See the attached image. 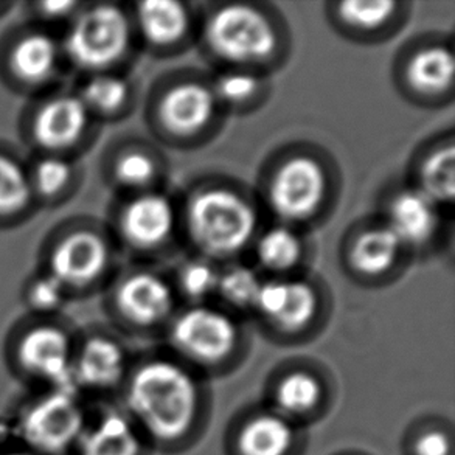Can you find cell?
<instances>
[{"instance_id": "cell-1", "label": "cell", "mask_w": 455, "mask_h": 455, "mask_svg": "<svg viewBox=\"0 0 455 455\" xmlns=\"http://www.w3.org/2000/svg\"><path fill=\"white\" fill-rule=\"evenodd\" d=\"M126 403L153 437L174 440L190 431L196 419V382L179 363L151 361L131 378Z\"/></svg>"}, {"instance_id": "cell-2", "label": "cell", "mask_w": 455, "mask_h": 455, "mask_svg": "<svg viewBox=\"0 0 455 455\" xmlns=\"http://www.w3.org/2000/svg\"><path fill=\"white\" fill-rule=\"evenodd\" d=\"M112 261L109 238L99 226L83 220L55 228L41 251V271L55 277L70 299L91 294L105 283Z\"/></svg>"}, {"instance_id": "cell-3", "label": "cell", "mask_w": 455, "mask_h": 455, "mask_svg": "<svg viewBox=\"0 0 455 455\" xmlns=\"http://www.w3.org/2000/svg\"><path fill=\"white\" fill-rule=\"evenodd\" d=\"M68 68L86 75L116 72L130 53L132 20L114 4H83L61 35Z\"/></svg>"}, {"instance_id": "cell-4", "label": "cell", "mask_w": 455, "mask_h": 455, "mask_svg": "<svg viewBox=\"0 0 455 455\" xmlns=\"http://www.w3.org/2000/svg\"><path fill=\"white\" fill-rule=\"evenodd\" d=\"M68 68L56 31L28 22L0 39V81L12 92L30 100L52 92Z\"/></svg>"}, {"instance_id": "cell-5", "label": "cell", "mask_w": 455, "mask_h": 455, "mask_svg": "<svg viewBox=\"0 0 455 455\" xmlns=\"http://www.w3.org/2000/svg\"><path fill=\"white\" fill-rule=\"evenodd\" d=\"M95 126L78 93L60 87L31 99L20 118V132L33 153L72 159L91 145Z\"/></svg>"}, {"instance_id": "cell-6", "label": "cell", "mask_w": 455, "mask_h": 455, "mask_svg": "<svg viewBox=\"0 0 455 455\" xmlns=\"http://www.w3.org/2000/svg\"><path fill=\"white\" fill-rule=\"evenodd\" d=\"M191 240L205 259H228L252 241L257 215L244 197L228 188H207L187 207Z\"/></svg>"}, {"instance_id": "cell-7", "label": "cell", "mask_w": 455, "mask_h": 455, "mask_svg": "<svg viewBox=\"0 0 455 455\" xmlns=\"http://www.w3.org/2000/svg\"><path fill=\"white\" fill-rule=\"evenodd\" d=\"M87 419L74 388H44L19 411L16 440L33 454L72 455Z\"/></svg>"}, {"instance_id": "cell-8", "label": "cell", "mask_w": 455, "mask_h": 455, "mask_svg": "<svg viewBox=\"0 0 455 455\" xmlns=\"http://www.w3.org/2000/svg\"><path fill=\"white\" fill-rule=\"evenodd\" d=\"M76 339L58 319L31 317L10 342V359L19 375L44 388L72 387Z\"/></svg>"}, {"instance_id": "cell-9", "label": "cell", "mask_w": 455, "mask_h": 455, "mask_svg": "<svg viewBox=\"0 0 455 455\" xmlns=\"http://www.w3.org/2000/svg\"><path fill=\"white\" fill-rule=\"evenodd\" d=\"M205 43L220 60L241 68L269 61L277 52L278 35L265 12L228 4L207 19Z\"/></svg>"}, {"instance_id": "cell-10", "label": "cell", "mask_w": 455, "mask_h": 455, "mask_svg": "<svg viewBox=\"0 0 455 455\" xmlns=\"http://www.w3.org/2000/svg\"><path fill=\"white\" fill-rule=\"evenodd\" d=\"M326 188L325 170L319 162L297 156L274 172L267 187V201L284 221H307L323 203Z\"/></svg>"}, {"instance_id": "cell-11", "label": "cell", "mask_w": 455, "mask_h": 455, "mask_svg": "<svg viewBox=\"0 0 455 455\" xmlns=\"http://www.w3.org/2000/svg\"><path fill=\"white\" fill-rule=\"evenodd\" d=\"M172 340L180 353L197 363H220L234 351L238 326L213 307H191L174 320Z\"/></svg>"}, {"instance_id": "cell-12", "label": "cell", "mask_w": 455, "mask_h": 455, "mask_svg": "<svg viewBox=\"0 0 455 455\" xmlns=\"http://www.w3.org/2000/svg\"><path fill=\"white\" fill-rule=\"evenodd\" d=\"M126 370L122 345L106 334L76 339L72 363V387L78 395L106 392L118 386Z\"/></svg>"}, {"instance_id": "cell-13", "label": "cell", "mask_w": 455, "mask_h": 455, "mask_svg": "<svg viewBox=\"0 0 455 455\" xmlns=\"http://www.w3.org/2000/svg\"><path fill=\"white\" fill-rule=\"evenodd\" d=\"M174 221L176 215L168 197L143 191L118 212V235L136 251H154L170 238Z\"/></svg>"}, {"instance_id": "cell-14", "label": "cell", "mask_w": 455, "mask_h": 455, "mask_svg": "<svg viewBox=\"0 0 455 455\" xmlns=\"http://www.w3.org/2000/svg\"><path fill=\"white\" fill-rule=\"evenodd\" d=\"M172 291L164 278L153 272L139 271L120 280L112 292L116 313L128 323L151 326L172 313Z\"/></svg>"}, {"instance_id": "cell-15", "label": "cell", "mask_w": 455, "mask_h": 455, "mask_svg": "<svg viewBox=\"0 0 455 455\" xmlns=\"http://www.w3.org/2000/svg\"><path fill=\"white\" fill-rule=\"evenodd\" d=\"M216 106L218 100L212 87L187 81L164 95L159 105L160 122L174 136H195L213 120Z\"/></svg>"}, {"instance_id": "cell-16", "label": "cell", "mask_w": 455, "mask_h": 455, "mask_svg": "<svg viewBox=\"0 0 455 455\" xmlns=\"http://www.w3.org/2000/svg\"><path fill=\"white\" fill-rule=\"evenodd\" d=\"M36 209L28 162L10 147L0 145V228H18Z\"/></svg>"}, {"instance_id": "cell-17", "label": "cell", "mask_w": 455, "mask_h": 455, "mask_svg": "<svg viewBox=\"0 0 455 455\" xmlns=\"http://www.w3.org/2000/svg\"><path fill=\"white\" fill-rule=\"evenodd\" d=\"M438 221L437 204L419 188L400 191L388 204L386 224L403 247L426 244L437 232Z\"/></svg>"}, {"instance_id": "cell-18", "label": "cell", "mask_w": 455, "mask_h": 455, "mask_svg": "<svg viewBox=\"0 0 455 455\" xmlns=\"http://www.w3.org/2000/svg\"><path fill=\"white\" fill-rule=\"evenodd\" d=\"M28 162L31 190L39 207H60L68 203L81 184L78 159L33 154Z\"/></svg>"}, {"instance_id": "cell-19", "label": "cell", "mask_w": 455, "mask_h": 455, "mask_svg": "<svg viewBox=\"0 0 455 455\" xmlns=\"http://www.w3.org/2000/svg\"><path fill=\"white\" fill-rule=\"evenodd\" d=\"M140 450V437L130 417L108 411L97 419H87L72 455H139Z\"/></svg>"}, {"instance_id": "cell-20", "label": "cell", "mask_w": 455, "mask_h": 455, "mask_svg": "<svg viewBox=\"0 0 455 455\" xmlns=\"http://www.w3.org/2000/svg\"><path fill=\"white\" fill-rule=\"evenodd\" d=\"M134 16L143 39L159 49L180 43L190 28L188 12L174 0L140 2Z\"/></svg>"}, {"instance_id": "cell-21", "label": "cell", "mask_w": 455, "mask_h": 455, "mask_svg": "<svg viewBox=\"0 0 455 455\" xmlns=\"http://www.w3.org/2000/svg\"><path fill=\"white\" fill-rule=\"evenodd\" d=\"M74 91L97 124L120 117L132 99V87L117 72L86 75Z\"/></svg>"}, {"instance_id": "cell-22", "label": "cell", "mask_w": 455, "mask_h": 455, "mask_svg": "<svg viewBox=\"0 0 455 455\" xmlns=\"http://www.w3.org/2000/svg\"><path fill=\"white\" fill-rule=\"evenodd\" d=\"M401 249L400 240L384 222L382 226L367 228L357 236L351 247V265L359 274L376 277L392 269Z\"/></svg>"}, {"instance_id": "cell-23", "label": "cell", "mask_w": 455, "mask_h": 455, "mask_svg": "<svg viewBox=\"0 0 455 455\" xmlns=\"http://www.w3.org/2000/svg\"><path fill=\"white\" fill-rule=\"evenodd\" d=\"M407 83L419 92L438 95L454 83V55L443 45L419 50L407 64Z\"/></svg>"}, {"instance_id": "cell-24", "label": "cell", "mask_w": 455, "mask_h": 455, "mask_svg": "<svg viewBox=\"0 0 455 455\" xmlns=\"http://www.w3.org/2000/svg\"><path fill=\"white\" fill-rule=\"evenodd\" d=\"M294 440L290 421L282 415L266 413L251 419L238 438L243 455H286Z\"/></svg>"}, {"instance_id": "cell-25", "label": "cell", "mask_w": 455, "mask_h": 455, "mask_svg": "<svg viewBox=\"0 0 455 455\" xmlns=\"http://www.w3.org/2000/svg\"><path fill=\"white\" fill-rule=\"evenodd\" d=\"M283 284V291L267 320L282 330L296 331L314 319L319 297L313 286L302 280H284Z\"/></svg>"}, {"instance_id": "cell-26", "label": "cell", "mask_w": 455, "mask_h": 455, "mask_svg": "<svg viewBox=\"0 0 455 455\" xmlns=\"http://www.w3.org/2000/svg\"><path fill=\"white\" fill-rule=\"evenodd\" d=\"M303 244L294 228L288 226L266 230L257 243V259L259 265L274 274L294 269L302 259Z\"/></svg>"}, {"instance_id": "cell-27", "label": "cell", "mask_w": 455, "mask_h": 455, "mask_svg": "<svg viewBox=\"0 0 455 455\" xmlns=\"http://www.w3.org/2000/svg\"><path fill=\"white\" fill-rule=\"evenodd\" d=\"M419 190L431 201L450 204L455 191V149L452 145L429 154L419 168Z\"/></svg>"}, {"instance_id": "cell-28", "label": "cell", "mask_w": 455, "mask_h": 455, "mask_svg": "<svg viewBox=\"0 0 455 455\" xmlns=\"http://www.w3.org/2000/svg\"><path fill=\"white\" fill-rule=\"evenodd\" d=\"M22 300L31 317L58 319L72 299L55 277L39 269L24 284Z\"/></svg>"}, {"instance_id": "cell-29", "label": "cell", "mask_w": 455, "mask_h": 455, "mask_svg": "<svg viewBox=\"0 0 455 455\" xmlns=\"http://www.w3.org/2000/svg\"><path fill=\"white\" fill-rule=\"evenodd\" d=\"M111 179L120 188L143 193L157 176V165L153 156L137 148H126L114 156L109 164Z\"/></svg>"}, {"instance_id": "cell-30", "label": "cell", "mask_w": 455, "mask_h": 455, "mask_svg": "<svg viewBox=\"0 0 455 455\" xmlns=\"http://www.w3.org/2000/svg\"><path fill=\"white\" fill-rule=\"evenodd\" d=\"M322 396L320 382L309 373L296 371L284 376L278 384L275 400L283 412L303 415L319 404Z\"/></svg>"}, {"instance_id": "cell-31", "label": "cell", "mask_w": 455, "mask_h": 455, "mask_svg": "<svg viewBox=\"0 0 455 455\" xmlns=\"http://www.w3.org/2000/svg\"><path fill=\"white\" fill-rule=\"evenodd\" d=\"M339 19L348 28L361 31V33H371L382 28L388 24L396 12L395 2L386 0H375V2H344L339 5Z\"/></svg>"}, {"instance_id": "cell-32", "label": "cell", "mask_w": 455, "mask_h": 455, "mask_svg": "<svg viewBox=\"0 0 455 455\" xmlns=\"http://www.w3.org/2000/svg\"><path fill=\"white\" fill-rule=\"evenodd\" d=\"M261 282L257 272L247 266H232L221 272L218 292L235 307H253L259 296Z\"/></svg>"}, {"instance_id": "cell-33", "label": "cell", "mask_w": 455, "mask_h": 455, "mask_svg": "<svg viewBox=\"0 0 455 455\" xmlns=\"http://www.w3.org/2000/svg\"><path fill=\"white\" fill-rule=\"evenodd\" d=\"M221 271L209 259H188L179 271L180 290L190 299H207L218 292Z\"/></svg>"}, {"instance_id": "cell-34", "label": "cell", "mask_w": 455, "mask_h": 455, "mask_svg": "<svg viewBox=\"0 0 455 455\" xmlns=\"http://www.w3.org/2000/svg\"><path fill=\"white\" fill-rule=\"evenodd\" d=\"M212 89L218 101L226 105L241 106L257 97L261 89V80L252 72L238 68L220 75Z\"/></svg>"}, {"instance_id": "cell-35", "label": "cell", "mask_w": 455, "mask_h": 455, "mask_svg": "<svg viewBox=\"0 0 455 455\" xmlns=\"http://www.w3.org/2000/svg\"><path fill=\"white\" fill-rule=\"evenodd\" d=\"M80 2H28L25 4V14L31 24L55 31L56 27L66 28L68 22L80 12Z\"/></svg>"}, {"instance_id": "cell-36", "label": "cell", "mask_w": 455, "mask_h": 455, "mask_svg": "<svg viewBox=\"0 0 455 455\" xmlns=\"http://www.w3.org/2000/svg\"><path fill=\"white\" fill-rule=\"evenodd\" d=\"M415 455H451L450 438L443 432H427L415 444Z\"/></svg>"}, {"instance_id": "cell-37", "label": "cell", "mask_w": 455, "mask_h": 455, "mask_svg": "<svg viewBox=\"0 0 455 455\" xmlns=\"http://www.w3.org/2000/svg\"><path fill=\"white\" fill-rule=\"evenodd\" d=\"M0 455H36L25 450L24 446L16 444V446H8V448H0Z\"/></svg>"}, {"instance_id": "cell-38", "label": "cell", "mask_w": 455, "mask_h": 455, "mask_svg": "<svg viewBox=\"0 0 455 455\" xmlns=\"http://www.w3.org/2000/svg\"><path fill=\"white\" fill-rule=\"evenodd\" d=\"M14 6H16L14 2H4V0H0V19L8 16Z\"/></svg>"}]
</instances>
